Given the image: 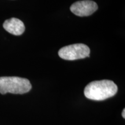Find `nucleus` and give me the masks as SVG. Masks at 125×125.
Here are the masks:
<instances>
[{
    "mask_svg": "<svg viewBox=\"0 0 125 125\" xmlns=\"http://www.w3.org/2000/svg\"><path fill=\"white\" fill-rule=\"evenodd\" d=\"M122 117L123 118H125V109H123V111H122Z\"/></svg>",
    "mask_w": 125,
    "mask_h": 125,
    "instance_id": "obj_6",
    "label": "nucleus"
},
{
    "mask_svg": "<svg viewBox=\"0 0 125 125\" xmlns=\"http://www.w3.org/2000/svg\"><path fill=\"white\" fill-rule=\"evenodd\" d=\"M31 84L29 79L18 76L0 77V93L24 94L31 89Z\"/></svg>",
    "mask_w": 125,
    "mask_h": 125,
    "instance_id": "obj_2",
    "label": "nucleus"
},
{
    "mask_svg": "<svg viewBox=\"0 0 125 125\" xmlns=\"http://www.w3.org/2000/svg\"><path fill=\"white\" fill-rule=\"evenodd\" d=\"M118 86L110 80L95 81L89 83L84 90L85 97L90 100L103 101L116 94Z\"/></svg>",
    "mask_w": 125,
    "mask_h": 125,
    "instance_id": "obj_1",
    "label": "nucleus"
},
{
    "mask_svg": "<svg viewBox=\"0 0 125 125\" xmlns=\"http://www.w3.org/2000/svg\"><path fill=\"white\" fill-rule=\"evenodd\" d=\"M98 5L90 0H83L74 2L70 7L73 13L78 16H88L97 10Z\"/></svg>",
    "mask_w": 125,
    "mask_h": 125,
    "instance_id": "obj_4",
    "label": "nucleus"
},
{
    "mask_svg": "<svg viewBox=\"0 0 125 125\" xmlns=\"http://www.w3.org/2000/svg\"><path fill=\"white\" fill-rule=\"evenodd\" d=\"M89 46L83 43H75L62 47L59 50V57L67 60H75L90 56Z\"/></svg>",
    "mask_w": 125,
    "mask_h": 125,
    "instance_id": "obj_3",
    "label": "nucleus"
},
{
    "mask_svg": "<svg viewBox=\"0 0 125 125\" xmlns=\"http://www.w3.org/2000/svg\"><path fill=\"white\" fill-rule=\"evenodd\" d=\"M3 27L14 35H21L25 31V26L23 21L15 18L6 20L3 24Z\"/></svg>",
    "mask_w": 125,
    "mask_h": 125,
    "instance_id": "obj_5",
    "label": "nucleus"
}]
</instances>
